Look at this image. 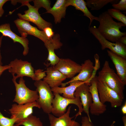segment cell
I'll return each instance as SVG.
<instances>
[{"instance_id": "obj_4", "label": "cell", "mask_w": 126, "mask_h": 126, "mask_svg": "<svg viewBox=\"0 0 126 126\" xmlns=\"http://www.w3.org/2000/svg\"><path fill=\"white\" fill-rule=\"evenodd\" d=\"M38 92V98L36 102L45 113H51L53 100L54 96L51 88L43 80L36 81L34 83Z\"/></svg>"}, {"instance_id": "obj_23", "label": "cell", "mask_w": 126, "mask_h": 126, "mask_svg": "<svg viewBox=\"0 0 126 126\" xmlns=\"http://www.w3.org/2000/svg\"><path fill=\"white\" fill-rule=\"evenodd\" d=\"M66 5L67 7L69 6H72L76 10L82 12L84 15L90 20L89 27L94 20L98 21V17L93 15L89 11L87 6L86 2L84 0H67Z\"/></svg>"}, {"instance_id": "obj_8", "label": "cell", "mask_w": 126, "mask_h": 126, "mask_svg": "<svg viewBox=\"0 0 126 126\" xmlns=\"http://www.w3.org/2000/svg\"><path fill=\"white\" fill-rule=\"evenodd\" d=\"M97 87L100 99L102 103L105 104L106 102H109L113 108L120 107L122 105L123 100L104 82L98 81Z\"/></svg>"}, {"instance_id": "obj_12", "label": "cell", "mask_w": 126, "mask_h": 126, "mask_svg": "<svg viewBox=\"0 0 126 126\" xmlns=\"http://www.w3.org/2000/svg\"><path fill=\"white\" fill-rule=\"evenodd\" d=\"M14 22L21 36L26 38L28 35H32L39 38L44 43L49 40L43 31H41L32 26L29 21L18 18Z\"/></svg>"}, {"instance_id": "obj_22", "label": "cell", "mask_w": 126, "mask_h": 126, "mask_svg": "<svg viewBox=\"0 0 126 126\" xmlns=\"http://www.w3.org/2000/svg\"><path fill=\"white\" fill-rule=\"evenodd\" d=\"M84 82L78 81H74L70 83L69 86L64 87H56L51 88L53 92L59 94H63L64 97L69 99L74 98V92L77 88Z\"/></svg>"}, {"instance_id": "obj_6", "label": "cell", "mask_w": 126, "mask_h": 126, "mask_svg": "<svg viewBox=\"0 0 126 126\" xmlns=\"http://www.w3.org/2000/svg\"><path fill=\"white\" fill-rule=\"evenodd\" d=\"M32 1V0H25L21 3L20 7L26 6L28 8L24 11V14L20 13L17 14L19 18L33 23L42 31L46 28L51 27L52 24L43 19L39 13L38 10L29 4V2Z\"/></svg>"}, {"instance_id": "obj_17", "label": "cell", "mask_w": 126, "mask_h": 126, "mask_svg": "<svg viewBox=\"0 0 126 126\" xmlns=\"http://www.w3.org/2000/svg\"><path fill=\"white\" fill-rule=\"evenodd\" d=\"M0 32L4 36L9 37L13 41L14 43L17 42L21 44L24 48L23 54L26 56L29 52V41L26 38L20 37L13 32L10 29L9 23H5L0 25Z\"/></svg>"}, {"instance_id": "obj_21", "label": "cell", "mask_w": 126, "mask_h": 126, "mask_svg": "<svg viewBox=\"0 0 126 126\" xmlns=\"http://www.w3.org/2000/svg\"><path fill=\"white\" fill-rule=\"evenodd\" d=\"M66 0H57L53 7L46 13H50L53 16L56 24L60 22L65 15Z\"/></svg>"}, {"instance_id": "obj_28", "label": "cell", "mask_w": 126, "mask_h": 126, "mask_svg": "<svg viewBox=\"0 0 126 126\" xmlns=\"http://www.w3.org/2000/svg\"><path fill=\"white\" fill-rule=\"evenodd\" d=\"M16 122L14 119L5 117L0 111V126H14Z\"/></svg>"}, {"instance_id": "obj_13", "label": "cell", "mask_w": 126, "mask_h": 126, "mask_svg": "<svg viewBox=\"0 0 126 126\" xmlns=\"http://www.w3.org/2000/svg\"><path fill=\"white\" fill-rule=\"evenodd\" d=\"M53 68L62 73L66 78H72L80 72L81 65L69 58H60Z\"/></svg>"}, {"instance_id": "obj_34", "label": "cell", "mask_w": 126, "mask_h": 126, "mask_svg": "<svg viewBox=\"0 0 126 126\" xmlns=\"http://www.w3.org/2000/svg\"><path fill=\"white\" fill-rule=\"evenodd\" d=\"M9 68V66L8 65L0 66V77L4 71L8 70Z\"/></svg>"}, {"instance_id": "obj_35", "label": "cell", "mask_w": 126, "mask_h": 126, "mask_svg": "<svg viewBox=\"0 0 126 126\" xmlns=\"http://www.w3.org/2000/svg\"><path fill=\"white\" fill-rule=\"evenodd\" d=\"M118 42L125 45L126 46V35L121 37L119 39Z\"/></svg>"}, {"instance_id": "obj_30", "label": "cell", "mask_w": 126, "mask_h": 126, "mask_svg": "<svg viewBox=\"0 0 126 126\" xmlns=\"http://www.w3.org/2000/svg\"><path fill=\"white\" fill-rule=\"evenodd\" d=\"M36 81H38L43 79L46 76V71H43L41 69L36 70L34 71Z\"/></svg>"}, {"instance_id": "obj_1", "label": "cell", "mask_w": 126, "mask_h": 126, "mask_svg": "<svg viewBox=\"0 0 126 126\" xmlns=\"http://www.w3.org/2000/svg\"><path fill=\"white\" fill-rule=\"evenodd\" d=\"M99 23L97 29L101 35L106 39L111 42H119L122 36L126 35V32H122L120 29L126 26L120 22L114 21L107 11L102 12L98 17Z\"/></svg>"}, {"instance_id": "obj_38", "label": "cell", "mask_w": 126, "mask_h": 126, "mask_svg": "<svg viewBox=\"0 0 126 126\" xmlns=\"http://www.w3.org/2000/svg\"><path fill=\"white\" fill-rule=\"evenodd\" d=\"M122 119L124 126H126V116H123L122 117Z\"/></svg>"}, {"instance_id": "obj_16", "label": "cell", "mask_w": 126, "mask_h": 126, "mask_svg": "<svg viewBox=\"0 0 126 126\" xmlns=\"http://www.w3.org/2000/svg\"><path fill=\"white\" fill-rule=\"evenodd\" d=\"M44 44L48 52L47 60L49 62L50 64L54 66L58 63L60 59L56 54L54 50L60 48L63 45L60 41L59 35H54L52 38Z\"/></svg>"}, {"instance_id": "obj_36", "label": "cell", "mask_w": 126, "mask_h": 126, "mask_svg": "<svg viewBox=\"0 0 126 126\" xmlns=\"http://www.w3.org/2000/svg\"><path fill=\"white\" fill-rule=\"evenodd\" d=\"M3 36L2 35L0 36V66L2 65V56L0 52V48L1 45L2 40Z\"/></svg>"}, {"instance_id": "obj_10", "label": "cell", "mask_w": 126, "mask_h": 126, "mask_svg": "<svg viewBox=\"0 0 126 126\" xmlns=\"http://www.w3.org/2000/svg\"><path fill=\"white\" fill-rule=\"evenodd\" d=\"M34 107L40 108L36 101L23 104H14L9 111L11 115L10 118L15 119L18 123L32 114Z\"/></svg>"}, {"instance_id": "obj_32", "label": "cell", "mask_w": 126, "mask_h": 126, "mask_svg": "<svg viewBox=\"0 0 126 126\" xmlns=\"http://www.w3.org/2000/svg\"><path fill=\"white\" fill-rule=\"evenodd\" d=\"M43 31L49 40L52 38L54 35V33L50 27L46 28L44 29Z\"/></svg>"}, {"instance_id": "obj_29", "label": "cell", "mask_w": 126, "mask_h": 126, "mask_svg": "<svg viewBox=\"0 0 126 126\" xmlns=\"http://www.w3.org/2000/svg\"><path fill=\"white\" fill-rule=\"evenodd\" d=\"M112 6L113 8L120 11H126V0H121L117 3L112 4Z\"/></svg>"}, {"instance_id": "obj_27", "label": "cell", "mask_w": 126, "mask_h": 126, "mask_svg": "<svg viewBox=\"0 0 126 126\" xmlns=\"http://www.w3.org/2000/svg\"><path fill=\"white\" fill-rule=\"evenodd\" d=\"M34 3V7L37 9L41 7L46 9V11H49L51 8L50 1L48 0H32Z\"/></svg>"}, {"instance_id": "obj_18", "label": "cell", "mask_w": 126, "mask_h": 126, "mask_svg": "<svg viewBox=\"0 0 126 126\" xmlns=\"http://www.w3.org/2000/svg\"><path fill=\"white\" fill-rule=\"evenodd\" d=\"M108 56L114 64L117 74L122 82L126 84V58L109 50H107Z\"/></svg>"}, {"instance_id": "obj_25", "label": "cell", "mask_w": 126, "mask_h": 126, "mask_svg": "<svg viewBox=\"0 0 126 126\" xmlns=\"http://www.w3.org/2000/svg\"><path fill=\"white\" fill-rule=\"evenodd\" d=\"M43 126L42 122L40 119L32 114L27 118L16 123L14 126Z\"/></svg>"}, {"instance_id": "obj_37", "label": "cell", "mask_w": 126, "mask_h": 126, "mask_svg": "<svg viewBox=\"0 0 126 126\" xmlns=\"http://www.w3.org/2000/svg\"><path fill=\"white\" fill-rule=\"evenodd\" d=\"M121 111L122 113L124 115L126 114V102H125L124 105L122 107Z\"/></svg>"}, {"instance_id": "obj_14", "label": "cell", "mask_w": 126, "mask_h": 126, "mask_svg": "<svg viewBox=\"0 0 126 126\" xmlns=\"http://www.w3.org/2000/svg\"><path fill=\"white\" fill-rule=\"evenodd\" d=\"M90 84L84 83L76 89L74 93L75 97H79L82 105L83 111L87 115L89 119L91 120L89 115V108L92 102V95L89 91Z\"/></svg>"}, {"instance_id": "obj_15", "label": "cell", "mask_w": 126, "mask_h": 126, "mask_svg": "<svg viewBox=\"0 0 126 126\" xmlns=\"http://www.w3.org/2000/svg\"><path fill=\"white\" fill-rule=\"evenodd\" d=\"M81 65V69L78 74L75 76L69 81L62 83V87H65L67 84L74 81H78L90 84L92 78L94 66L93 62L89 59L85 60Z\"/></svg>"}, {"instance_id": "obj_33", "label": "cell", "mask_w": 126, "mask_h": 126, "mask_svg": "<svg viewBox=\"0 0 126 126\" xmlns=\"http://www.w3.org/2000/svg\"><path fill=\"white\" fill-rule=\"evenodd\" d=\"M10 1L8 0H0V18L3 15L4 13V10L3 7L4 4L7 2Z\"/></svg>"}, {"instance_id": "obj_5", "label": "cell", "mask_w": 126, "mask_h": 126, "mask_svg": "<svg viewBox=\"0 0 126 126\" xmlns=\"http://www.w3.org/2000/svg\"><path fill=\"white\" fill-rule=\"evenodd\" d=\"M12 75V81L14 85L16 91L13 101L18 104H23L36 101L39 97L37 91L31 90L28 88L22 77L20 78L18 83L14 75Z\"/></svg>"}, {"instance_id": "obj_7", "label": "cell", "mask_w": 126, "mask_h": 126, "mask_svg": "<svg viewBox=\"0 0 126 126\" xmlns=\"http://www.w3.org/2000/svg\"><path fill=\"white\" fill-rule=\"evenodd\" d=\"M8 65L9 66V72L12 75L16 74L14 77L16 79L19 77L26 76L35 81L34 68L30 63L16 59L11 61Z\"/></svg>"}, {"instance_id": "obj_31", "label": "cell", "mask_w": 126, "mask_h": 126, "mask_svg": "<svg viewBox=\"0 0 126 126\" xmlns=\"http://www.w3.org/2000/svg\"><path fill=\"white\" fill-rule=\"evenodd\" d=\"M114 122L111 126H114ZM81 126H95L92 123L91 120L89 119L87 116H85L82 117L81 120Z\"/></svg>"}, {"instance_id": "obj_24", "label": "cell", "mask_w": 126, "mask_h": 126, "mask_svg": "<svg viewBox=\"0 0 126 126\" xmlns=\"http://www.w3.org/2000/svg\"><path fill=\"white\" fill-rule=\"evenodd\" d=\"M86 2L87 7L91 10H99L109 3L112 4H117L119 0H87Z\"/></svg>"}, {"instance_id": "obj_11", "label": "cell", "mask_w": 126, "mask_h": 126, "mask_svg": "<svg viewBox=\"0 0 126 126\" xmlns=\"http://www.w3.org/2000/svg\"><path fill=\"white\" fill-rule=\"evenodd\" d=\"M97 76L91 79L89 91L92 97V102L89 108V112L93 115L98 116L103 113L106 110V105L101 102L97 87Z\"/></svg>"}, {"instance_id": "obj_26", "label": "cell", "mask_w": 126, "mask_h": 126, "mask_svg": "<svg viewBox=\"0 0 126 126\" xmlns=\"http://www.w3.org/2000/svg\"><path fill=\"white\" fill-rule=\"evenodd\" d=\"M112 18L121 22L126 26V16L120 11L114 8H109L107 11Z\"/></svg>"}, {"instance_id": "obj_2", "label": "cell", "mask_w": 126, "mask_h": 126, "mask_svg": "<svg viewBox=\"0 0 126 126\" xmlns=\"http://www.w3.org/2000/svg\"><path fill=\"white\" fill-rule=\"evenodd\" d=\"M98 81L104 82L109 88L115 91L123 100L125 85L114 70L110 66L108 61L106 60L97 76Z\"/></svg>"}, {"instance_id": "obj_19", "label": "cell", "mask_w": 126, "mask_h": 126, "mask_svg": "<svg viewBox=\"0 0 126 126\" xmlns=\"http://www.w3.org/2000/svg\"><path fill=\"white\" fill-rule=\"evenodd\" d=\"M71 107L70 106L66 112L60 117H56L51 113L48 114L50 126H80L79 123L72 119L73 117L70 116Z\"/></svg>"}, {"instance_id": "obj_20", "label": "cell", "mask_w": 126, "mask_h": 126, "mask_svg": "<svg viewBox=\"0 0 126 126\" xmlns=\"http://www.w3.org/2000/svg\"><path fill=\"white\" fill-rule=\"evenodd\" d=\"M46 76L43 81L51 88L59 87L66 78V77L53 66L47 67L46 71Z\"/></svg>"}, {"instance_id": "obj_9", "label": "cell", "mask_w": 126, "mask_h": 126, "mask_svg": "<svg viewBox=\"0 0 126 126\" xmlns=\"http://www.w3.org/2000/svg\"><path fill=\"white\" fill-rule=\"evenodd\" d=\"M89 30L100 43L102 50L108 48L110 51L126 58V46L119 42L114 43L107 40L99 33L95 26L89 27Z\"/></svg>"}, {"instance_id": "obj_3", "label": "cell", "mask_w": 126, "mask_h": 126, "mask_svg": "<svg viewBox=\"0 0 126 126\" xmlns=\"http://www.w3.org/2000/svg\"><path fill=\"white\" fill-rule=\"evenodd\" d=\"M53 93L54 97L52 104L51 113L53 115L57 117L62 116L66 112L67 106L70 104H74L77 106L79 109L78 112L75 115V118L81 115L83 109L79 97H75L74 99H69L65 98L57 93Z\"/></svg>"}]
</instances>
